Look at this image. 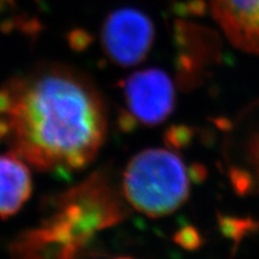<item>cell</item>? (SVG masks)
<instances>
[{
  "mask_svg": "<svg viewBox=\"0 0 259 259\" xmlns=\"http://www.w3.org/2000/svg\"><path fill=\"white\" fill-rule=\"evenodd\" d=\"M106 130L102 97L71 71H40L0 88V142L36 169L59 176L82 169Z\"/></svg>",
  "mask_w": 259,
  "mask_h": 259,
  "instance_id": "1",
  "label": "cell"
},
{
  "mask_svg": "<svg viewBox=\"0 0 259 259\" xmlns=\"http://www.w3.org/2000/svg\"><path fill=\"white\" fill-rule=\"evenodd\" d=\"M122 200L111 184L94 176L58 200L36 229L14 246L15 259H76L97 233L125 219Z\"/></svg>",
  "mask_w": 259,
  "mask_h": 259,
  "instance_id": "2",
  "label": "cell"
},
{
  "mask_svg": "<svg viewBox=\"0 0 259 259\" xmlns=\"http://www.w3.org/2000/svg\"><path fill=\"white\" fill-rule=\"evenodd\" d=\"M122 185L126 200L149 218L174 212L190 193L189 171L183 160L160 148L147 149L132 157Z\"/></svg>",
  "mask_w": 259,
  "mask_h": 259,
  "instance_id": "3",
  "label": "cell"
},
{
  "mask_svg": "<svg viewBox=\"0 0 259 259\" xmlns=\"http://www.w3.org/2000/svg\"><path fill=\"white\" fill-rule=\"evenodd\" d=\"M125 114L122 125L157 126L166 121L176 107V93L169 76L160 69L132 73L122 83Z\"/></svg>",
  "mask_w": 259,
  "mask_h": 259,
  "instance_id": "4",
  "label": "cell"
},
{
  "mask_svg": "<svg viewBox=\"0 0 259 259\" xmlns=\"http://www.w3.org/2000/svg\"><path fill=\"white\" fill-rule=\"evenodd\" d=\"M102 42L107 56L119 66L143 61L154 42V25L148 16L135 9L114 11L106 21Z\"/></svg>",
  "mask_w": 259,
  "mask_h": 259,
  "instance_id": "5",
  "label": "cell"
},
{
  "mask_svg": "<svg viewBox=\"0 0 259 259\" xmlns=\"http://www.w3.org/2000/svg\"><path fill=\"white\" fill-rule=\"evenodd\" d=\"M178 83L184 90H191L202 83L208 65L219 60L218 37L211 31L197 25L178 21L176 23Z\"/></svg>",
  "mask_w": 259,
  "mask_h": 259,
  "instance_id": "6",
  "label": "cell"
},
{
  "mask_svg": "<svg viewBox=\"0 0 259 259\" xmlns=\"http://www.w3.org/2000/svg\"><path fill=\"white\" fill-rule=\"evenodd\" d=\"M211 11L234 46L259 54V0H210Z\"/></svg>",
  "mask_w": 259,
  "mask_h": 259,
  "instance_id": "7",
  "label": "cell"
},
{
  "mask_svg": "<svg viewBox=\"0 0 259 259\" xmlns=\"http://www.w3.org/2000/svg\"><path fill=\"white\" fill-rule=\"evenodd\" d=\"M31 193L27 166L14 154L0 155V218L15 215Z\"/></svg>",
  "mask_w": 259,
  "mask_h": 259,
  "instance_id": "8",
  "label": "cell"
},
{
  "mask_svg": "<svg viewBox=\"0 0 259 259\" xmlns=\"http://www.w3.org/2000/svg\"><path fill=\"white\" fill-rule=\"evenodd\" d=\"M218 223L221 234L234 242V250L246 236L259 231V222L251 218H238L232 215H219Z\"/></svg>",
  "mask_w": 259,
  "mask_h": 259,
  "instance_id": "9",
  "label": "cell"
},
{
  "mask_svg": "<svg viewBox=\"0 0 259 259\" xmlns=\"http://www.w3.org/2000/svg\"><path fill=\"white\" fill-rule=\"evenodd\" d=\"M194 131L187 125H173L167 128L164 134V142L171 149L181 150L192 143Z\"/></svg>",
  "mask_w": 259,
  "mask_h": 259,
  "instance_id": "10",
  "label": "cell"
},
{
  "mask_svg": "<svg viewBox=\"0 0 259 259\" xmlns=\"http://www.w3.org/2000/svg\"><path fill=\"white\" fill-rule=\"evenodd\" d=\"M173 240L186 251L199 250L204 242L202 233L196 227L191 225H184L178 229L173 236Z\"/></svg>",
  "mask_w": 259,
  "mask_h": 259,
  "instance_id": "11",
  "label": "cell"
},
{
  "mask_svg": "<svg viewBox=\"0 0 259 259\" xmlns=\"http://www.w3.org/2000/svg\"><path fill=\"white\" fill-rule=\"evenodd\" d=\"M173 10L180 17L185 18L187 16H204L206 14L208 5L205 0H189L186 3H176Z\"/></svg>",
  "mask_w": 259,
  "mask_h": 259,
  "instance_id": "12",
  "label": "cell"
},
{
  "mask_svg": "<svg viewBox=\"0 0 259 259\" xmlns=\"http://www.w3.org/2000/svg\"><path fill=\"white\" fill-rule=\"evenodd\" d=\"M190 176H191V178H192V180L196 181V183H202L203 179L206 176V170L204 169L203 166L194 164V166L191 167Z\"/></svg>",
  "mask_w": 259,
  "mask_h": 259,
  "instance_id": "13",
  "label": "cell"
},
{
  "mask_svg": "<svg viewBox=\"0 0 259 259\" xmlns=\"http://www.w3.org/2000/svg\"><path fill=\"white\" fill-rule=\"evenodd\" d=\"M116 259H132V258H116Z\"/></svg>",
  "mask_w": 259,
  "mask_h": 259,
  "instance_id": "14",
  "label": "cell"
}]
</instances>
